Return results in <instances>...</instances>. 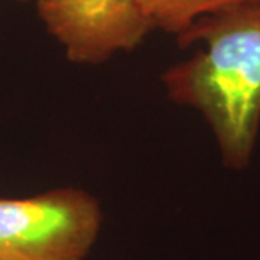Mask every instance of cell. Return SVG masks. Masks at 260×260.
<instances>
[{
    "label": "cell",
    "mask_w": 260,
    "mask_h": 260,
    "mask_svg": "<svg viewBox=\"0 0 260 260\" xmlns=\"http://www.w3.org/2000/svg\"><path fill=\"white\" fill-rule=\"evenodd\" d=\"M177 42L200 49L164 71L167 95L204 117L224 167L246 169L260 130V0L198 19Z\"/></svg>",
    "instance_id": "obj_1"
},
{
    "label": "cell",
    "mask_w": 260,
    "mask_h": 260,
    "mask_svg": "<svg viewBox=\"0 0 260 260\" xmlns=\"http://www.w3.org/2000/svg\"><path fill=\"white\" fill-rule=\"evenodd\" d=\"M102 224L99 200L74 186L0 198V260H84Z\"/></svg>",
    "instance_id": "obj_2"
},
{
    "label": "cell",
    "mask_w": 260,
    "mask_h": 260,
    "mask_svg": "<svg viewBox=\"0 0 260 260\" xmlns=\"http://www.w3.org/2000/svg\"><path fill=\"white\" fill-rule=\"evenodd\" d=\"M47 32L67 59L100 65L143 44L153 25L140 0H35Z\"/></svg>",
    "instance_id": "obj_3"
},
{
    "label": "cell",
    "mask_w": 260,
    "mask_h": 260,
    "mask_svg": "<svg viewBox=\"0 0 260 260\" xmlns=\"http://www.w3.org/2000/svg\"><path fill=\"white\" fill-rule=\"evenodd\" d=\"M247 0H140L153 28L179 37L198 19Z\"/></svg>",
    "instance_id": "obj_4"
},
{
    "label": "cell",
    "mask_w": 260,
    "mask_h": 260,
    "mask_svg": "<svg viewBox=\"0 0 260 260\" xmlns=\"http://www.w3.org/2000/svg\"><path fill=\"white\" fill-rule=\"evenodd\" d=\"M18 2H29V0H18Z\"/></svg>",
    "instance_id": "obj_5"
}]
</instances>
